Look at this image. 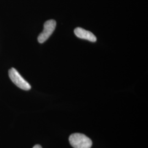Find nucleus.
Instances as JSON below:
<instances>
[{"mask_svg": "<svg viewBox=\"0 0 148 148\" xmlns=\"http://www.w3.org/2000/svg\"><path fill=\"white\" fill-rule=\"evenodd\" d=\"M56 27V21L51 19L45 22L44 24V28L42 32L38 37V41L40 43L46 41L48 38L51 36Z\"/></svg>", "mask_w": 148, "mask_h": 148, "instance_id": "nucleus-3", "label": "nucleus"}, {"mask_svg": "<svg viewBox=\"0 0 148 148\" xmlns=\"http://www.w3.org/2000/svg\"><path fill=\"white\" fill-rule=\"evenodd\" d=\"M74 33L75 35L79 38L86 40L92 42H95L97 41V37L92 32L81 27L76 28L74 30Z\"/></svg>", "mask_w": 148, "mask_h": 148, "instance_id": "nucleus-4", "label": "nucleus"}, {"mask_svg": "<svg viewBox=\"0 0 148 148\" xmlns=\"http://www.w3.org/2000/svg\"><path fill=\"white\" fill-rule=\"evenodd\" d=\"M69 142L74 148H90L92 142L88 137L81 133H74L69 137Z\"/></svg>", "mask_w": 148, "mask_h": 148, "instance_id": "nucleus-1", "label": "nucleus"}, {"mask_svg": "<svg viewBox=\"0 0 148 148\" xmlns=\"http://www.w3.org/2000/svg\"><path fill=\"white\" fill-rule=\"evenodd\" d=\"M33 148H42L41 147V145H35Z\"/></svg>", "mask_w": 148, "mask_h": 148, "instance_id": "nucleus-5", "label": "nucleus"}, {"mask_svg": "<svg viewBox=\"0 0 148 148\" xmlns=\"http://www.w3.org/2000/svg\"><path fill=\"white\" fill-rule=\"evenodd\" d=\"M8 74L12 81L17 87L25 90H29L31 89L32 87L24 79L16 69L13 68H11L8 71Z\"/></svg>", "mask_w": 148, "mask_h": 148, "instance_id": "nucleus-2", "label": "nucleus"}]
</instances>
